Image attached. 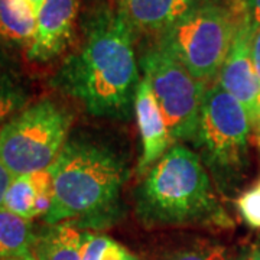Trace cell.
Here are the masks:
<instances>
[{
	"mask_svg": "<svg viewBox=\"0 0 260 260\" xmlns=\"http://www.w3.org/2000/svg\"><path fill=\"white\" fill-rule=\"evenodd\" d=\"M54 200L45 223L70 221L81 230H104L124 214L123 186L129 178L127 156L114 143L94 135L67 140L51 165Z\"/></svg>",
	"mask_w": 260,
	"mask_h": 260,
	"instance_id": "obj_1",
	"label": "cell"
},
{
	"mask_svg": "<svg viewBox=\"0 0 260 260\" xmlns=\"http://www.w3.org/2000/svg\"><path fill=\"white\" fill-rule=\"evenodd\" d=\"M133 39L114 10L95 12L87 25L83 47L59 73V87L94 117L130 120L140 83Z\"/></svg>",
	"mask_w": 260,
	"mask_h": 260,
	"instance_id": "obj_2",
	"label": "cell"
},
{
	"mask_svg": "<svg viewBox=\"0 0 260 260\" xmlns=\"http://www.w3.org/2000/svg\"><path fill=\"white\" fill-rule=\"evenodd\" d=\"M135 208L146 227L232 224L200 156L181 143L172 145L143 175Z\"/></svg>",
	"mask_w": 260,
	"mask_h": 260,
	"instance_id": "obj_3",
	"label": "cell"
},
{
	"mask_svg": "<svg viewBox=\"0 0 260 260\" xmlns=\"http://www.w3.org/2000/svg\"><path fill=\"white\" fill-rule=\"evenodd\" d=\"M250 132L242 104L217 83L210 85L192 143L205 169L225 194L234 192L246 178Z\"/></svg>",
	"mask_w": 260,
	"mask_h": 260,
	"instance_id": "obj_4",
	"label": "cell"
},
{
	"mask_svg": "<svg viewBox=\"0 0 260 260\" xmlns=\"http://www.w3.org/2000/svg\"><path fill=\"white\" fill-rule=\"evenodd\" d=\"M234 29L223 5L197 2L185 16L158 38V47L208 87L218 78L232 47Z\"/></svg>",
	"mask_w": 260,
	"mask_h": 260,
	"instance_id": "obj_5",
	"label": "cell"
},
{
	"mask_svg": "<svg viewBox=\"0 0 260 260\" xmlns=\"http://www.w3.org/2000/svg\"><path fill=\"white\" fill-rule=\"evenodd\" d=\"M73 116L61 104L44 99L16 113L0 127V159L12 177L54 165L68 140Z\"/></svg>",
	"mask_w": 260,
	"mask_h": 260,
	"instance_id": "obj_6",
	"label": "cell"
},
{
	"mask_svg": "<svg viewBox=\"0 0 260 260\" xmlns=\"http://www.w3.org/2000/svg\"><path fill=\"white\" fill-rule=\"evenodd\" d=\"M140 67L172 139L192 142L208 87L197 81L175 58L158 45L142 56Z\"/></svg>",
	"mask_w": 260,
	"mask_h": 260,
	"instance_id": "obj_7",
	"label": "cell"
},
{
	"mask_svg": "<svg viewBox=\"0 0 260 260\" xmlns=\"http://www.w3.org/2000/svg\"><path fill=\"white\" fill-rule=\"evenodd\" d=\"M234 37L217 84L240 103L246 110L251 130L260 123V80L251 61V38L254 23L251 13L234 16Z\"/></svg>",
	"mask_w": 260,
	"mask_h": 260,
	"instance_id": "obj_8",
	"label": "cell"
},
{
	"mask_svg": "<svg viewBox=\"0 0 260 260\" xmlns=\"http://www.w3.org/2000/svg\"><path fill=\"white\" fill-rule=\"evenodd\" d=\"M78 9L80 0H44L35 37L26 51L28 59L48 62L62 55L74 41Z\"/></svg>",
	"mask_w": 260,
	"mask_h": 260,
	"instance_id": "obj_9",
	"label": "cell"
},
{
	"mask_svg": "<svg viewBox=\"0 0 260 260\" xmlns=\"http://www.w3.org/2000/svg\"><path fill=\"white\" fill-rule=\"evenodd\" d=\"M197 0H114V12L135 35L160 37L185 16Z\"/></svg>",
	"mask_w": 260,
	"mask_h": 260,
	"instance_id": "obj_10",
	"label": "cell"
},
{
	"mask_svg": "<svg viewBox=\"0 0 260 260\" xmlns=\"http://www.w3.org/2000/svg\"><path fill=\"white\" fill-rule=\"evenodd\" d=\"M135 116L142 138V156L138 164V172L142 175L167 153L174 142L152 88L143 77L136 91Z\"/></svg>",
	"mask_w": 260,
	"mask_h": 260,
	"instance_id": "obj_11",
	"label": "cell"
},
{
	"mask_svg": "<svg viewBox=\"0 0 260 260\" xmlns=\"http://www.w3.org/2000/svg\"><path fill=\"white\" fill-rule=\"evenodd\" d=\"M83 230L70 221L48 224L37 233L32 254L37 260H81Z\"/></svg>",
	"mask_w": 260,
	"mask_h": 260,
	"instance_id": "obj_12",
	"label": "cell"
},
{
	"mask_svg": "<svg viewBox=\"0 0 260 260\" xmlns=\"http://www.w3.org/2000/svg\"><path fill=\"white\" fill-rule=\"evenodd\" d=\"M54 189V174L51 167L39 172L15 178L6 191L3 208L26 220L35 218V207L39 194Z\"/></svg>",
	"mask_w": 260,
	"mask_h": 260,
	"instance_id": "obj_13",
	"label": "cell"
},
{
	"mask_svg": "<svg viewBox=\"0 0 260 260\" xmlns=\"http://www.w3.org/2000/svg\"><path fill=\"white\" fill-rule=\"evenodd\" d=\"M37 16L26 0H0V38L28 51L37 32Z\"/></svg>",
	"mask_w": 260,
	"mask_h": 260,
	"instance_id": "obj_14",
	"label": "cell"
},
{
	"mask_svg": "<svg viewBox=\"0 0 260 260\" xmlns=\"http://www.w3.org/2000/svg\"><path fill=\"white\" fill-rule=\"evenodd\" d=\"M35 236L30 220L0 207V260L34 256Z\"/></svg>",
	"mask_w": 260,
	"mask_h": 260,
	"instance_id": "obj_15",
	"label": "cell"
},
{
	"mask_svg": "<svg viewBox=\"0 0 260 260\" xmlns=\"http://www.w3.org/2000/svg\"><path fill=\"white\" fill-rule=\"evenodd\" d=\"M164 260H230V256L221 244L197 242L168 253Z\"/></svg>",
	"mask_w": 260,
	"mask_h": 260,
	"instance_id": "obj_16",
	"label": "cell"
},
{
	"mask_svg": "<svg viewBox=\"0 0 260 260\" xmlns=\"http://www.w3.org/2000/svg\"><path fill=\"white\" fill-rule=\"evenodd\" d=\"M25 95L8 80H0V124L3 126L8 117L22 110L25 104Z\"/></svg>",
	"mask_w": 260,
	"mask_h": 260,
	"instance_id": "obj_17",
	"label": "cell"
},
{
	"mask_svg": "<svg viewBox=\"0 0 260 260\" xmlns=\"http://www.w3.org/2000/svg\"><path fill=\"white\" fill-rule=\"evenodd\" d=\"M237 208L243 220L253 229H260V188H253L240 195Z\"/></svg>",
	"mask_w": 260,
	"mask_h": 260,
	"instance_id": "obj_18",
	"label": "cell"
},
{
	"mask_svg": "<svg viewBox=\"0 0 260 260\" xmlns=\"http://www.w3.org/2000/svg\"><path fill=\"white\" fill-rule=\"evenodd\" d=\"M110 242H112V239L107 236L83 230L81 260H100Z\"/></svg>",
	"mask_w": 260,
	"mask_h": 260,
	"instance_id": "obj_19",
	"label": "cell"
},
{
	"mask_svg": "<svg viewBox=\"0 0 260 260\" xmlns=\"http://www.w3.org/2000/svg\"><path fill=\"white\" fill-rule=\"evenodd\" d=\"M100 260H139L136 256H133L129 250H126L121 244L116 243L114 240L110 242L107 249L103 253Z\"/></svg>",
	"mask_w": 260,
	"mask_h": 260,
	"instance_id": "obj_20",
	"label": "cell"
},
{
	"mask_svg": "<svg viewBox=\"0 0 260 260\" xmlns=\"http://www.w3.org/2000/svg\"><path fill=\"white\" fill-rule=\"evenodd\" d=\"M251 61L254 71L260 80V26L254 25L253 38H251Z\"/></svg>",
	"mask_w": 260,
	"mask_h": 260,
	"instance_id": "obj_21",
	"label": "cell"
},
{
	"mask_svg": "<svg viewBox=\"0 0 260 260\" xmlns=\"http://www.w3.org/2000/svg\"><path fill=\"white\" fill-rule=\"evenodd\" d=\"M13 179H15V178L12 177V174L8 171V168L3 165V162H2V159H0V207L3 205L6 191H8V188L10 186Z\"/></svg>",
	"mask_w": 260,
	"mask_h": 260,
	"instance_id": "obj_22",
	"label": "cell"
},
{
	"mask_svg": "<svg viewBox=\"0 0 260 260\" xmlns=\"http://www.w3.org/2000/svg\"><path fill=\"white\" fill-rule=\"evenodd\" d=\"M249 6H250L253 23L256 26H260V0H249Z\"/></svg>",
	"mask_w": 260,
	"mask_h": 260,
	"instance_id": "obj_23",
	"label": "cell"
},
{
	"mask_svg": "<svg viewBox=\"0 0 260 260\" xmlns=\"http://www.w3.org/2000/svg\"><path fill=\"white\" fill-rule=\"evenodd\" d=\"M240 260H260V242L256 243L254 246H251Z\"/></svg>",
	"mask_w": 260,
	"mask_h": 260,
	"instance_id": "obj_24",
	"label": "cell"
},
{
	"mask_svg": "<svg viewBox=\"0 0 260 260\" xmlns=\"http://www.w3.org/2000/svg\"><path fill=\"white\" fill-rule=\"evenodd\" d=\"M26 2L32 6V9L37 12V15L38 12L41 10V8H42V5H44V0H26Z\"/></svg>",
	"mask_w": 260,
	"mask_h": 260,
	"instance_id": "obj_25",
	"label": "cell"
},
{
	"mask_svg": "<svg viewBox=\"0 0 260 260\" xmlns=\"http://www.w3.org/2000/svg\"><path fill=\"white\" fill-rule=\"evenodd\" d=\"M253 132V139L256 142V145H257V148L260 149V123L254 127V129L251 130Z\"/></svg>",
	"mask_w": 260,
	"mask_h": 260,
	"instance_id": "obj_26",
	"label": "cell"
},
{
	"mask_svg": "<svg viewBox=\"0 0 260 260\" xmlns=\"http://www.w3.org/2000/svg\"><path fill=\"white\" fill-rule=\"evenodd\" d=\"M5 260H37L34 256H29V257H18V259H5Z\"/></svg>",
	"mask_w": 260,
	"mask_h": 260,
	"instance_id": "obj_27",
	"label": "cell"
},
{
	"mask_svg": "<svg viewBox=\"0 0 260 260\" xmlns=\"http://www.w3.org/2000/svg\"><path fill=\"white\" fill-rule=\"evenodd\" d=\"M197 2H211V3H217L218 0H197Z\"/></svg>",
	"mask_w": 260,
	"mask_h": 260,
	"instance_id": "obj_28",
	"label": "cell"
},
{
	"mask_svg": "<svg viewBox=\"0 0 260 260\" xmlns=\"http://www.w3.org/2000/svg\"><path fill=\"white\" fill-rule=\"evenodd\" d=\"M259 188H260V184H259Z\"/></svg>",
	"mask_w": 260,
	"mask_h": 260,
	"instance_id": "obj_29",
	"label": "cell"
}]
</instances>
